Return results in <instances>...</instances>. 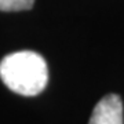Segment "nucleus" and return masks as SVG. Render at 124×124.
Returning a JSON list of instances; mask_svg holds the SVG:
<instances>
[{"instance_id":"f03ea898","label":"nucleus","mask_w":124,"mask_h":124,"mask_svg":"<svg viewBox=\"0 0 124 124\" xmlns=\"http://www.w3.org/2000/svg\"><path fill=\"white\" fill-rule=\"evenodd\" d=\"M88 124H124L123 102L119 95L109 94L98 102Z\"/></svg>"},{"instance_id":"7ed1b4c3","label":"nucleus","mask_w":124,"mask_h":124,"mask_svg":"<svg viewBox=\"0 0 124 124\" xmlns=\"http://www.w3.org/2000/svg\"><path fill=\"white\" fill-rule=\"evenodd\" d=\"M35 0H0V11H25L33 7Z\"/></svg>"},{"instance_id":"f257e3e1","label":"nucleus","mask_w":124,"mask_h":124,"mask_svg":"<svg viewBox=\"0 0 124 124\" xmlns=\"http://www.w3.org/2000/svg\"><path fill=\"white\" fill-rule=\"evenodd\" d=\"M0 79L14 93L35 97L48 83L47 62L35 51L8 54L0 62Z\"/></svg>"}]
</instances>
